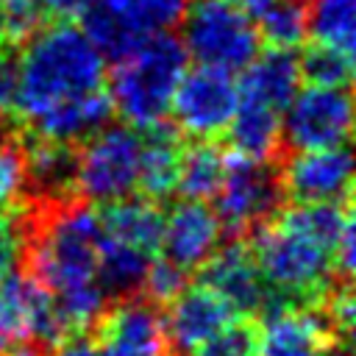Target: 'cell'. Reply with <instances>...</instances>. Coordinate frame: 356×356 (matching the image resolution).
<instances>
[{"instance_id":"cell-4","label":"cell","mask_w":356,"mask_h":356,"mask_svg":"<svg viewBox=\"0 0 356 356\" xmlns=\"http://www.w3.org/2000/svg\"><path fill=\"white\" fill-rule=\"evenodd\" d=\"M189 70L184 44L170 31L153 33L125 53L111 58L106 67V95L111 111L128 125L147 131L170 117V103L178 81Z\"/></svg>"},{"instance_id":"cell-26","label":"cell","mask_w":356,"mask_h":356,"mask_svg":"<svg viewBox=\"0 0 356 356\" xmlns=\"http://www.w3.org/2000/svg\"><path fill=\"white\" fill-rule=\"evenodd\" d=\"M256 19L259 39L275 50H295L309 39L306 8L300 0H275Z\"/></svg>"},{"instance_id":"cell-23","label":"cell","mask_w":356,"mask_h":356,"mask_svg":"<svg viewBox=\"0 0 356 356\" xmlns=\"http://www.w3.org/2000/svg\"><path fill=\"white\" fill-rule=\"evenodd\" d=\"M22 153H25V172L31 192L50 200H61L67 197V192H72V159H75L72 145L33 136V142Z\"/></svg>"},{"instance_id":"cell-25","label":"cell","mask_w":356,"mask_h":356,"mask_svg":"<svg viewBox=\"0 0 356 356\" xmlns=\"http://www.w3.org/2000/svg\"><path fill=\"white\" fill-rule=\"evenodd\" d=\"M309 39L353 53L356 0H303Z\"/></svg>"},{"instance_id":"cell-6","label":"cell","mask_w":356,"mask_h":356,"mask_svg":"<svg viewBox=\"0 0 356 356\" xmlns=\"http://www.w3.org/2000/svg\"><path fill=\"white\" fill-rule=\"evenodd\" d=\"M178 25L186 58L200 67L236 75L261 50L256 19L228 0H189Z\"/></svg>"},{"instance_id":"cell-22","label":"cell","mask_w":356,"mask_h":356,"mask_svg":"<svg viewBox=\"0 0 356 356\" xmlns=\"http://www.w3.org/2000/svg\"><path fill=\"white\" fill-rule=\"evenodd\" d=\"M156 253L134 248L128 242H117L103 236L97 250V284L106 292L108 303L120 298H131L142 292L145 273Z\"/></svg>"},{"instance_id":"cell-31","label":"cell","mask_w":356,"mask_h":356,"mask_svg":"<svg viewBox=\"0 0 356 356\" xmlns=\"http://www.w3.org/2000/svg\"><path fill=\"white\" fill-rule=\"evenodd\" d=\"M17 56L0 47V120L14 117L17 111Z\"/></svg>"},{"instance_id":"cell-30","label":"cell","mask_w":356,"mask_h":356,"mask_svg":"<svg viewBox=\"0 0 356 356\" xmlns=\"http://www.w3.org/2000/svg\"><path fill=\"white\" fill-rule=\"evenodd\" d=\"M25 248V222L17 214H0V281L19 270Z\"/></svg>"},{"instance_id":"cell-5","label":"cell","mask_w":356,"mask_h":356,"mask_svg":"<svg viewBox=\"0 0 356 356\" xmlns=\"http://www.w3.org/2000/svg\"><path fill=\"white\" fill-rule=\"evenodd\" d=\"M139 153L142 131L120 122H106L86 136L72 159V195L92 206H108L114 200L139 192Z\"/></svg>"},{"instance_id":"cell-21","label":"cell","mask_w":356,"mask_h":356,"mask_svg":"<svg viewBox=\"0 0 356 356\" xmlns=\"http://www.w3.org/2000/svg\"><path fill=\"white\" fill-rule=\"evenodd\" d=\"M225 134L236 156H245L253 161H270L284 145L281 142V111L239 100Z\"/></svg>"},{"instance_id":"cell-2","label":"cell","mask_w":356,"mask_h":356,"mask_svg":"<svg viewBox=\"0 0 356 356\" xmlns=\"http://www.w3.org/2000/svg\"><path fill=\"white\" fill-rule=\"evenodd\" d=\"M108 58L78 22H39L17 56V117L31 125L44 111L106 89Z\"/></svg>"},{"instance_id":"cell-28","label":"cell","mask_w":356,"mask_h":356,"mask_svg":"<svg viewBox=\"0 0 356 356\" xmlns=\"http://www.w3.org/2000/svg\"><path fill=\"white\" fill-rule=\"evenodd\" d=\"M28 192L31 186H28L22 147L11 142H0V214L22 211Z\"/></svg>"},{"instance_id":"cell-9","label":"cell","mask_w":356,"mask_h":356,"mask_svg":"<svg viewBox=\"0 0 356 356\" xmlns=\"http://www.w3.org/2000/svg\"><path fill=\"white\" fill-rule=\"evenodd\" d=\"M281 197L278 172L270 170V161L228 153V167L211 197V209L220 217L222 231L245 234L270 220L278 211Z\"/></svg>"},{"instance_id":"cell-11","label":"cell","mask_w":356,"mask_h":356,"mask_svg":"<svg viewBox=\"0 0 356 356\" xmlns=\"http://www.w3.org/2000/svg\"><path fill=\"white\" fill-rule=\"evenodd\" d=\"M339 348L325 314L314 303L275 298L256 323L253 356H328Z\"/></svg>"},{"instance_id":"cell-36","label":"cell","mask_w":356,"mask_h":356,"mask_svg":"<svg viewBox=\"0 0 356 356\" xmlns=\"http://www.w3.org/2000/svg\"><path fill=\"white\" fill-rule=\"evenodd\" d=\"M8 39V0H0V44Z\"/></svg>"},{"instance_id":"cell-12","label":"cell","mask_w":356,"mask_h":356,"mask_svg":"<svg viewBox=\"0 0 356 356\" xmlns=\"http://www.w3.org/2000/svg\"><path fill=\"white\" fill-rule=\"evenodd\" d=\"M281 195L292 203H348L353 156L348 145L292 150L278 172Z\"/></svg>"},{"instance_id":"cell-1","label":"cell","mask_w":356,"mask_h":356,"mask_svg":"<svg viewBox=\"0 0 356 356\" xmlns=\"http://www.w3.org/2000/svg\"><path fill=\"white\" fill-rule=\"evenodd\" d=\"M275 298L314 303L353 273V214L348 203H292L253 228L248 242Z\"/></svg>"},{"instance_id":"cell-17","label":"cell","mask_w":356,"mask_h":356,"mask_svg":"<svg viewBox=\"0 0 356 356\" xmlns=\"http://www.w3.org/2000/svg\"><path fill=\"white\" fill-rule=\"evenodd\" d=\"M300 67L298 56L292 50H275L267 47L264 53L259 50L245 70H239L236 89L239 100L267 106L273 111H284L292 95L300 86Z\"/></svg>"},{"instance_id":"cell-33","label":"cell","mask_w":356,"mask_h":356,"mask_svg":"<svg viewBox=\"0 0 356 356\" xmlns=\"http://www.w3.org/2000/svg\"><path fill=\"white\" fill-rule=\"evenodd\" d=\"M17 339H22V337H19V328H17L14 317H11V309H8L6 300L0 298V353H3L11 342H17Z\"/></svg>"},{"instance_id":"cell-27","label":"cell","mask_w":356,"mask_h":356,"mask_svg":"<svg viewBox=\"0 0 356 356\" xmlns=\"http://www.w3.org/2000/svg\"><path fill=\"white\" fill-rule=\"evenodd\" d=\"M300 81L320 86H348L353 78V53L312 42L298 58Z\"/></svg>"},{"instance_id":"cell-14","label":"cell","mask_w":356,"mask_h":356,"mask_svg":"<svg viewBox=\"0 0 356 356\" xmlns=\"http://www.w3.org/2000/svg\"><path fill=\"white\" fill-rule=\"evenodd\" d=\"M164 337L172 356H195L206 342L222 334L231 323L242 320L217 292L206 284H186L161 314Z\"/></svg>"},{"instance_id":"cell-10","label":"cell","mask_w":356,"mask_h":356,"mask_svg":"<svg viewBox=\"0 0 356 356\" xmlns=\"http://www.w3.org/2000/svg\"><path fill=\"white\" fill-rule=\"evenodd\" d=\"M236 103L239 89L231 72L195 64L178 81L170 103V117L175 122V131L192 139H217L220 134H225Z\"/></svg>"},{"instance_id":"cell-20","label":"cell","mask_w":356,"mask_h":356,"mask_svg":"<svg viewBox=\"0 0 356 356\" xmlns=\"http://www.w3.org/2000/svg\"><path fill=\"white\" fill-rule=\"evenodd\" d=\"M181 139L175 128L164 122L142 131V153H139V192L150 200L170 197L175 192L178 161H181Z\"/></svg>"},{"instance_id":"cell-18","label":"cell","mask_w":356,"mask_h":356,"mask_svg":"<svg viewBox=\"0 0 356 356\" xmlns=\"http://www.w3.org/2000/svg\"><path fill=\"white\" fill-rule=\"evenodd\" d=\"M111 103L106 89L92 92L86 97L61 103L50 111H44L39 120H33L28 125V131L36 139H50V142H61V145H81L86 136H92L95 131H100L106 122H111Z\"/></svg>"},{"instance_id":"cell-34","label":"cell","mask_w":356,"mask_h":356,"mask_svg":"<svg viewBox=\"0 0 356 356\" xmlns=\"http://www.w3.org/2000/svg\"><path fill=\"white\" fill-rule=\"evenodd\" d=\"M39 14H70L81 0H28Z\"/></svg>"},{"instance_id":"cell-13","label":"cell","mask_w":356,"mask_h":356,"mask_svg":"<svg viewBox=\"0 0 356 356\" xmlns=\"http://www.w3.org/2000/svg\"><path fill=\"white\" fill-rule=\"evenodd\" d=\"M89 334L103 356H172L161 312L145 295L111 300Z\"/></svg>"},{"instance_id":"cell-19","label":"cell","mask_w":356,"mask_h":356,"mask_svg":"<svg viewBox=\"0 0 356 356\" xmlns=\"http://www.w3.org/2000/svg\"><path fill=\"white\" fill-rule=\"evenodd\" d=\"M97 209H100L103 236L128 242L147 253H159L164 211L159 209L156 200H150L145 195H131V197H122V200H114V203L97 206Z\"/></svg>"},{"instance_id":"cell-37","label":"cell","mask_w":356,"mask_h":356,"mask_svg":"<svg viewBox=\"0 0 356 356\" xmlns=\"http://www.w3.org/2000/svg\"><path fill=\"white\" fill-rule=\"evenodd\" d=\"M328 356H348V350H345V348H334Z\"/></svg>"},{"instance_id":"cell-24","label":"cell","mask_w":356,"mask_h":356,"mask_svg":"<svg viewBox=\"0 0 356 356\" xmlns=\"http://www.w3.org/2000/svg\"><path fill=\"white\" fill-rule=\"evenodd\" d=\"M228 167V153L211 139H195L181 150L175 192L189 200H211Z\"/></svg>"},{"instance_id":"cell-15","label":"cell","mask_w":356,"mask_h":356,"mask_svg":"<svg viewBox=\"0 0 356 356\" xmlns=\"http://www.w3.org/2000/svg\"><path fill=\"white\" fill-rule=\"evenodd\" d=\"M200 284L217 292L239 317H259L275 295L267 289L253 250L242 239L220 242L217 250L200 264Z\"/></svg>"},{"instance_id":"cell-35","label":"cell","mask_w":356,"mask_h":356,"mask_svg":"<svg viewBox=\"0 0 356 356\" xmlns=\"http://www.w3.org/2000/svg\"><path fill=\"white\" fill-rule=\"evenodd\" d=\"M228 3H234L236 8H242L245 14H250V17H259L267 6H273L275 0H228Z\"/></svg>"},{"instance_id":"cell-32","label":"cell","mask_w":356,"mask_h":356,"mask_svg":"<svg viewBox=\"0 0 356 356\" xmlns=\"http://www.w3.org/2000/svg\"><path fill=\"white\" fill-rule=\"evenodd\" d=\"M47 356H103V353H100L95 337L89 331H83V334H70V337L58 339L56 345H50Z\"/></svg>"},{"instance_id":"cell-7","label":"cell","mask_w":356,"mask_h":356,"mask_svg":"<svg viewBox=\"0 0 356 356\" xmlns=\"http://www.w3.org/2000/svg\"><path fill=\"white\" fill-rule=\"evenodd\" d=\"M189 0H81L72 14L83 33L100 47L106 58H114L136 42L172 31Z\"/></svg>"},{"instance_id":"cell-8","label":"cell","mask_w":356,"mask_h":356,"mask_svg":"<svg viewBox=\"0 0 356 356\" xmlns=\"http://www.w3.org/2000/svg\"><path fill=\"white\" fill-rule=\"evenodd\" d=\"M353 131V97L348 86L300 83L281 111V142L292 150L348 145Z\"/></svg>"},{"instance_id":"cell-29","label":"cell","mask_w":356,"mask_h":356,"mask_svg":"<svg viewBox=\"0 0 356 356\" xmlns=\"http://www.w3.org/2000/svg\"><path fill=\"white\" fill-rule=\"evenodd\" d=\"M189 284V273L178 264H172L170 259L164 256H153L147 273H145V281H142V295L147 300H153L156 306H167L184 286Z\"/></svg>"},{"instance_id":"cell-3","label":"cell","mask_w":356,"mask_h":356,"mask_svg":"<svg viewBox=\"0 0 356 356\" xmlns=\"http://www.w3.org/2000/svg\"><path fill=\"white\" fill-rule=\"evenodd\" d=\"M100 239V209L86 200L61 197L36 222L25 225L19 264L50 298H58L97 284Z\"/></svg>"},{"instance_id":"cell-16","label":"cell","mask_w":356,"mask_h":356,"mask_svg":"<svg viewBox=\"0 0 356 356\" xmlns=\"http://www.w3.org/2000/svg\"><path fill=\"white\" fill-rule=\"evenodd\" d=\"M222 242V222L209 200L181 197L164 211L159 253L186 273L200 270V264Z\"/></svg>"}]
</instances>
